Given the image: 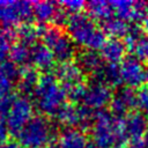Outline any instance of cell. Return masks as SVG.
<instances>
[{
  "label": "cell",
  "mask_w": 148,
  "mask_h": 148,
  "mask_svg": "<svg viewBox=\"0 0 148 148\" xmlns=\"http://www.w3.org/2000/svg\"><path fill=\"white\" fill-rule=\"evenodd\" d=\"M66 32L74 42L86 50L98 51L106 42V36L96 22L86 13L69 15L66 22Z\"/></svg>",
  "instance_id": "1"
},
{
  "label": "cell",
  "mask_w": 148,
  "mask_h": 148,
  "mask_svg": "<svg viewBox=\"0 0 148 148\" xmlns=\"http://www.w3.org/2000/svg\"><path fill=\"white\" fill-rule=\"evenodd\" d=\"M90 134L97 148H118L127 142L123 131V118L112 116L108 110L96 111Z\"/></svg>",
  "instance_id": "2"
},
{
  "label": "cell",
  "mask_w": 148,
  "mask_h": 148,
  "mask_svg": "<svg viewBox=\"0 0 148 148\" xmlns=\"http://www.w3.org/2000/svg\"><path fill=\"white\" fill-rule=\"evenodd\" d=\"M36 106L46 116H56L59 109L66 103V92L56 79L54 74L43 73L39 75L34 96Z\"/></svg>",
  "instance_id": "3"
},
{
  "label": "cell",
  "mask_w": 148,
  "mask_h": 148,
  "mask_svg": "<svg viewBox=\"0 0 148 148\" xmlns=\"http://www.w3.org/2000/svg\"><path fill=\"white\" fill-rule=\"evenodd\" d=\"M57 127L45 116H34L17 134L22 147L47 146L57 139Z\"/></svg>",
  "instance_id": "4"
},
{
  "label": "cell",
  "mask_w": 148,
  "mask_h": 148,
  "mask_svg": "<svg viewBox=\"0 0 148 148\" xmlns=\"http://www.w3.org/2000/svg\"><path fill=\"white\" fill-rule=\"evenodd\" d=\"M40 37L44 42L43 44L50 49L56 60L60 62L72 61L76 56L75 44L62 28L56 25L45 27L44 24H40Z\"/></svg>",
  "instance_id": "5"
},
{
  "label": "cell",
  "mask_w": 148,
  "mask_h": 148,
  "mask_svg": "<svg viewBox=\"0 0 148 148\" xmlns=\"http://www.w3.org/2000/svg\"><path fill=\"white\" fill-rule=\"evenodd\" d=\"M34 17L32 3L29 1H0V23L3 28L30 22Z\"/></svg>",
  "instance_id": "6"
},
{
  "label": "cell",
  "mask_w": 148,
  "mask_h": 148,
  "mask_svg": "<svg viewBox=\"0 0 148 148\" xmlns=\"http://www.w3.org/2000/svg\"><path fill=\"white\" fill-rule=\"evenodd\" d=\"M34 105L30 98L20 96L15 97L12 109L7 117V127L9 133L17 135L24 125L34 117Z\"/></svg>",
  "instance_id": "7"
},
{
  "label": "cell",
  "mask_w": 148,
  "mask_h": 148,
  "mask_svg": "<svg viewBox=\"0 0 148 148\" xmlns=\"http://www.w3.org/2000/svg\"><path fill=\"white\" fill-rule=\"evenodd\" d=\"M121 81L125 87L131 89L141 88L148 81V69L143 62L139 61L132 56H126L119 65Z\"/></svg>",
  "instance_id": "8"
},
{
  "label": "cell",
  "mask_w": 148,
  "mask_h": 148,
  "mask_svg": "<svg viewBox=\"0 0 148 148\" xmlns=\"http://www.w3.org/2000/svg\"><path fill=\"white\" fill-rule=\"evenodd\" d=\"M110 112L117 118H124L136 108V92L128 87H120L113 94L109 104Z\"/></svg>",
  "instance_id": "9"
},
{
  "label": "cell",
  "mask_w": 148,
  "mask_h": 148,
  "mask_svg": "<svg viewBox=\"0 0 148 148\" xmlns=\"http://www.w3.org/2000/svg\"><path fill=\"white\" fill-rule=\"evenodd\" d=\"M113 92L111 88L102 83L91 82L89 86H87L82 102L83 105L90 108L91 110L99 111V110H104V108L110 104Z\"/></svg>",
  "instance_id": "10"
},
{
  "label": "cell",
  "mask_w": 148,
  "mask_h": 148,
  "mask_svg": "<svg viewBox=\"0 0 148 148\" xmlns=\"http://www.w3.org/2000/svg\"><path fill=\"white\" fill-rule=\"evenodd\" d=\"M54 76L62 88L84 82V73L75 61L60 62L54 67Z\"/></svg>",
  "instance_id": "11"
},
{
  "label": "cell",
  "mask_w": 148,
  "mask_h": 148,
  "mask_svg": "<svg viewBox=\"0 0 148 148\" xmlns=\"http://www.w3.org/2000/svg\"><path fill=\"white\" fill-rule=\"evenodd\" d=\"M148 130L147 117L139 111H131L123 118V131L128 139L143 136Z\"/></svg>",
  "instance_id": "12"
},
{
  "label": "cell",
  "mask_w": 148,
  "mask_h": 148,
  "mask_svg": "<svg viewBox=\"0 0 148 148\" xmlns=\"http://www.w3.org/2000/svg\"><path fill=\"white\" fill-rule=\"evenodd\" d=\"M92 82L102 83L109 88H120L123 84L120 68L118 64H108L104 62L99 69L91 74Z\"/></svg>",
  "instance_id": "13"
},
{
  "label": "cell",
  "mask_w": 148,
  "mask_h": 148,
  "mask_svg": "<svg viewBox=\"0 0 148 148\" xmlns=\"http://www.w3.org/2000/svg\"><path fill=\"white\" fill-rule=\"evenodd\" d=\"M30 61L35 68H38L44 73H49V71L54 67L56 58L45 44L37 43L30 49Z\"/></svg>",
  "instance_id": "14"
},
{
  "label": "cell",
  "mask_w": 148,
  "mask_h": 148,
  "mask_svg": "<svg viewBox=\"0 0 148 148\" xmlns=\"http://www.w3.org/2000/svg\"><path fill=\"white\" fill-rule=\"evenodd\" d=\"M126 45L121 39L109 38L101 49V57L104 62L118 64L121 62L126 57Z\"/></svg>",
  "instance_id": "15"
},
{
  "label": "cell",
  "mask_w": 148,
  "mask_h": 148,
  "mask_svg": "<svg viewBox=\"0 0 148 148\" xmlns=\"http://www.w3.org/2000/svg\"><path fill=\"white\" fill-rule=\"evenodd\" d=\"M39 74L37 69L32 66H24L20 69V77L17 81V89L21 92V96L30 98L34 96Z\"/></svg>",
  "instance_id": "16"
},
{
  "label": "cell",
  "mask_w": 148,
  "mask_h": 148,
  "mask_svg": "<svg viewBox=\"0 0 148 148\" xmlns=\"http://www.w3.org/2000/svg\"><path fill=\"white\" fill-rule=\"evenodd\" d=\"M59 148H86L88 138L80 128H65L58 135Z\"/></svg>",
  "instance_id": "17"
},
{
  "label": "cell",
  "mask_w": 148,
  "mask_h": 148,
  "mask_svg": "<svg viewBox=\"0 0 148 148\" xmlns=\"http://www.w3.org/2000/svg\"><path fill=\"white\" fill-rule=\"evenodd\" d=\"M79 67L82 69L84 74H94L97 69L102 67L104 64L101 54L97 51L92 50H83L76 53V61Z\"/></svg>",
  "instance_id": "18"
},
{
  "label": "cell",
  "mask_w": 148,
  "mask_h": 148,
  "mask_svg": "<svg viewBox=\"0 0 148 148\" xmlns=\"http://www.w3.org/2000/svg\"><path fill=\"white\" fill-rule=\"evenodd\" d=\"M126 49L132 53V57L141 62H148V35L142 34L135 38H125Z\"/></svg>",
  "instance_id": "19"
},
{
  "label": "cell",
  "mask_w": 148,
  "mask_h": 148,
  "mask_svg": "<svg viewBox=\"0 0 148 148\" xmlns=\"http://www.w3.org/2000/svg\"><path fill=\"white\" fill-rule=\"evenodd\" d=\"M102 31L105 36L114 39H121L125 38L130 30V24L116 16H112L101 23Z\"/></svg>",
  "instance_id": "20"
},
{
  "label": "cell",
  "mask_w": 148,
  "mask_h": 148,
  "mask_svg": "<svg viewBox=\"0 0 148 148\" xmlns=\"http://www.w3.org/2000/svg\"><path fill=\"white\" fill-rule=\"evenodd\" d=\"M59 9L58 2L52 1H36L32 3V13L34 16L39 21L40 24L53 22L56 14Z\"/></svg>",
  "instance_id": "21"
},
{
  "label": "cell",
  "mask_w": 148,
  "mask_h": 148,
  "mask_svg": "<svg viewBox=\"0 0 148 148\" xmlns=\"http://www.w3.org/2000/svg\"><path fill=\"white\" fill-rule=\"evenodd\" d=\"M58 121L66 128H75L79 126V106L73 103H65L54 116Z\"/></svg>",
  "instance_id": "22"
},
{
  "label": "cell",
  "mask_w": 148,
  "mask_h": 148,
  "mask_svg": "<svg viewBox=\"0 0 148 148\" xmlns=\"http://www.w3.org/2000/svg\"><path fill=\"white\" fill-rule=\"evenodd\" d=\"M86 8H87V12H88V15L94 21L96 20V21H99L101 23L113 16L111 5L108 1L92 0V1L86 2Z\"/></svg>",
  "instance_id": "23"
},
{
  "label": "cell",
  "mask_w": 148,
  "mask_h": 148,
  "mask_svg": "<svg viewBox=\"0 0 148 148\" xmlns=\"http://www.w3.org/2000/svg\"><path fill=\"white\" fill-rule=\"evenodd\" d=\"M16 32V38L20 40V43L29 46L35 45L38 37H40V24L35 25L31 22L22 23L18 25Z\"/></svg>",
  "instance_id": "24"
},
{
  "label": "cell",
  "mask_w": 148,
  "mask_h": 148,
  "mask_svg": "<svg viewBox=\"0 0 148 148\" xmlns=\"http://www.w3.org/2000/svg\"><path fill=\"white\" fill-rule=\"evenodd\" d=\"M133 2L130 0H114L110 1L113 15L125 22H133L134 14H133Z\"/></svg>",
  "instance_id": "25"
},
{
  "label": "cell",
  "mask_w": 148,
  "mask_h": 148,
  "mask_svg": "<svg viewBox=\"0 0 148 148\" xmlns=\"http://www.w3.org/2000/svg\"><path fill=\"white\" fill-rule=\"evenodd\" d=\"M9 60L16 66H28L30 62V49L22 43H15L9 52Z\"/></svg>",
  "instance_id": "26"
},
{
  "label": "cell",
  "mask_w": 148,
  "mask_h": 148,
  "mask_svg": "<svg viewBox=\"0 0 148 148\" xmlns=\"http://www.w3.org/2000/svg\"><path fill=\"white\" fill-rule=\"evenodd\" d=\"M16 32L12 28L0 29V62L5 61L9 56L12 46L15 44Z\"/></svg>",
  "instance_id": "27"
},
{
  "label": "cell",
  "mask_w": 148,
  "mask_h": 148,
  "mask_svg": "<svg viewBox=\"0 0 148 148\" xmlns=\"http://www.w3.org/2000/svg\"><path fill=\"white\" fill-rule=\"evenodd\" d=\"M20 67L16 66L10 60H5L0 62V76L14 83L18 81L20 77Z\"/></svg>",
  "instance_id": "28"
},
{
  "label": "cell",
  "mask_w": 148,
  "mask_h": 148,
  "mask_svg": "<svg viewBox=\"0 0 148 148\" xmlns=\"http://www.w3.org/2000/svg\"><path fill=\"white\" fill-rule=\"evenodd\" d=\"M136 109L143 114H148V84L142 86L136 91Z\"/></svg>",
  "instance_id": "29"
},
{
  "label": "cell",
  "mask_w": 148,
  "mask_h": 148,
  "mask_svg": "<svg viewBox=\"0 0 148 148\" xmlns=\"http://www.w3.org/2000/svg\"><path fill=\"white\" fill-rule=\"evenodd\" d=\"M58 3L68 15L82 13V9L86 7V2L82 0H66Z\"/></svg>",
  "instance_id": "30"
},
{
  "label": "cell",
  "mask_w": 148,
  "mask_h": 148,
  "mask_svg": "<svg viewBox=\"0 0 148 148\" xmlns=\"http://www.w3.org/2000/svg\"><path fill=\"white\" fill-rule=\"evenodd\" d=\"M133 22H142L148 15V1H134L133 2Z\"/></svg>",
  "instance_id": "31"
},
{
  "label": "cell",
  "mask_w": 148,
  "mask_h": 148,
  "mask_svg": "<svg viewBox=\"0 0 148 148\" xmlns=\"http://www.w3.org/2000/svg\"><path fill=\"white\" fill-rule=\"evenodd\" d=\"M16 96H14L13 94L3 97L0 99V120L5 119L8 117V113L12 109V105H13V102L15 99Z\"/></svg>",
  "instance_id": "32"
},
{
  "label": "cell",
  "mask_w": 148,
  "mask_h": 148,
  "mask_svg": "<svg viewBox=\"0 0 148 148\" xmlns=\"http://www.w3.org/2000/svg\"><path fill=\"white\" fill-rule=\"evenodd\" d=\"M12 89H13V83L0 76V99L10 95Z\"/></svg>",
  "instance_id": "33"
},
{
  "label": "cell",
  "mask_w": 148,
  "mask_h": 148,
  "mask_svg": "<svg viewBox=\"0 0 148 148\" xmlns=\"http://www.w3.org/2000/svg\"><path fill=\"white\" fill-rule=\"evenodd\" d=\"M125 146H126V148H147L146 147V142L143 140V136L128 139Z\"/></svg>",
  "instance_id": "34"
},
{
  "label": "cell",
  "mask_w": 148,
  "mask_h": 148,
  "mask_svg": "<svg viewBox=\"0 0 148 148\" xmlns=\"http://www.w3.org/2000/svg\"><path fill=\"white\" fill-rule=\"evenodd\" d=\"M8 135H9V131L7 125L5 124L3 120H0V146L6 141H8Z\"/></svg>",
  "instance_id": "35"
},
{
  "label": "cell",
  "mask_w": 148,
  "mask_h": 148,
  "mask_svg": "<svg viewBox=\"0 0 148 148\" xmlns=\"http://www.w3.org/2000/svg\"><path fill=\"white\" fill-rule=\"evenodd\" d=\"M0 148H23V147H22L21 143H20L18 141H16V140H8V141H6L5 143H2V145L0 146Z\"/></svg>",
  "instance_id": "36"
},
{
  "label": "cell",
  "mask_w": 148,
  "mask_h": 148,
  "mask_svg": "<svg viewBox=\"0 0 148 148\" xmlns=\"http://www.w3.org/2000/svg\"><path fill=\"white\" fill-rule=\"evenodd\" d=\"M141 23H142V27H141V28H142V30H143L145 32H147V34H148V15L145 17V20H143Z\"/></svg>",
  "instance_id": "37"
},
{
  "label": "cell",
  "mask_w": 148,
  "mask_h": 148,
  "mask_svg": "<svg viewBox=\"0 0 148 148\" xmlns=\"http://www.w3.org/2000/svg\"><path fill=\"white\" fill-rule=\"evenodd\" d=\"M143 140H145V142H146V147L148 148V130H147V132H146L145 135H143Z\"/></svg>",
  "instance_id": "38"
},
{
  "label": "cell",
  "mask_w": 148,
  "mask_h": 148,
  "mask_svg": "<svg viewBox=\"0 0 148 148\" xmlns=\"http://www.w3.org/2000/svg\"><path fill=\"white\" fill-rule=\"evenodd\" d=\"M86 148H97V147H96V146H95L94 143H88Z\"/></svg>",
  "instance_id": "39"
},
{
  "label": "cell",
  "mask_w": 148,
  "mask_h": 148,
  "mask_svg": "<svg viewBox=\"0 0 148 148\" xmlns=\"http://www.w3.org/2000/svg\"><path fill=\"white\" fill-rule=\"evenodd\" d=\"M31 148H50L47 146H39V147H31Z\"/></svg>",
  "instance_id": "40"
},
{
  "label": "cell",
  "mask_w": 148,
  "mask_h": 148,
  "mask_svg": "<svg viewBox=\"0 0 148 148\" xmlns=\"http://www.w3.org/2000/svg\"><path fill=\"white\" fill-rule=\"evenodd\" d=\"M118 148H126V147H125V146H124V147H118Z\"/></svg>",
  "instance_id": "41"
}]
</instances>
